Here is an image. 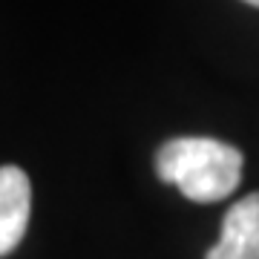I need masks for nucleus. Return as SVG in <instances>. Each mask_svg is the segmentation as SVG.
<instances>
[{
	"mask_svg": "<svg viewBox=\"0 0 259 259\" xmlns=\"http://www.w3.org/2000/svg\"><path fill=\"white\" fill-rule=\"evenodd\" d=\"M204 259H259V193L239 199L225 213L219 242Z\"/></svg>",
	"mask_w": 259,
	"mask_h": 259,
	"instance_id": "f03ea898",
	"label": "nucleus"
},
{
	"mask_svg": "<svg viewBox=\"0 0 259 259\" xmlns=\"http://www.w3.org/2000/svg\"><path fill=\"white\" fill-rule=\"evenodd\" d=\"M161 182L176 185L190 202H219L242 182V153L225 141L185 136L161 144L156 156Z\"/></svg>",
	"mask_w": 259,
	"mask_h": 259,
	"instance_id": "f257e3e1",
	"label": "nucleus"
},
{
	"mask_svg": "<svg viewBox=\"0 0 259 259\" xmlns=\"http://www.w3.org/2000/svg\"><path fill=\"white\" fill-rule=\"evenodd\" d=\"M32 210V185L15 164L0 167V256L20 245Z\"/></svg>",
	"mask_w": 259,
	"mask_h": 259,
	"instance_id": "7ed1b4c3",
	"label": "nucleus"
},
{
	"mask_svg": "<svg viewBox=\"0 0 259 259\" xmlns=\"http://www.w3.org/2000/svg\"><path fill=\"white\" fill-rule=\"evenodd\" d=\"M245 3H250V6H259V0H245Z\"/></svg>",
	"mask_w": 259,
	"mask_h": 259,
	"instance_id": "20e7f679",
	"label": "nucleus"
}]
</instances>
